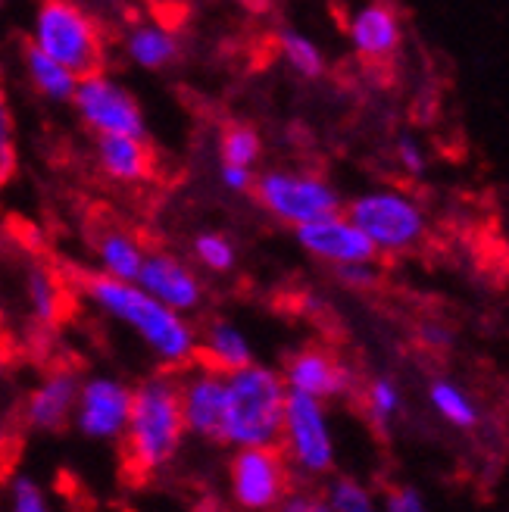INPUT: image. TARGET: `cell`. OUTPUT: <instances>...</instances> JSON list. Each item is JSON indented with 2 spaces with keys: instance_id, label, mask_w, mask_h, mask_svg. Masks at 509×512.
<instances>
[{
  "instance_id": "83f0119b",
  "label": "cell",
  "mask_w": 509,
  "mask_h": 512,
  "mask_svg": "<svg viewBox=\"0 0 509 512\" xmlns=\"http://www.w3.org/2000/svg\"><path fill=\"white\" fill-rule=\"evenodd\" d=\"M322 503L328 506V512H378L375 491L353 475H338L328 481Z\"/></svg>"
},
{
  "instance_id": "277c9868",
  "label": "cell",
  "mask_w": 509,
  "mask_h": 512,
  "mask_svg": "<svg viewBox=\"0 0 509 512\" xmlns=\"http://www.w3.org/2000/svg\"><path fill=\"white\" fill-rule=\"evenodd\" d=\"M29 44L75 75H88L107 63L104 25L82 0H38L29 25Z\"/></svg>"
},
{
  "instance_id": "d6986e66",
  "label": "cell",
  "mask_w": 509,
  "mask_h": 512,
  "mask_svg": "<svg viewBox=\"0 0 509 512\" xmlns=\"http://www.w3.org/2000/svg\"><path fill=\"white\" fill-rule=\"evenodd\" d=\"M197 360L219 372H235L253 363V341L247 331L232 319H213L200 331L197 341Z\"/></svg>"
},
{
  "instance_id": "e0dca14e",
  "label": "cell",
  "mask_w": 509,
  "mask_h": 512,
  "mask_svg": "<svg viewBox=\"0 0 509 512\" xmlns=\"http://www.w3.org/2000/svg\"><path fill=\"white\" fill-rule=\"evenodd\" d=\"M182 50L185 47H182L178 29L157 13L125 22V29H122V57L141 72L172 69L182 60Z\"/></svg>"
},
{
  "instance_id": "484cf974",
  "label": "cell",
  "mask_w": 509,
  "mask_h": 512,
  "mask_svg": "<svg viewBox=\"0 0 509 512\" xmlns=\"http://www.w3.org/2000/svg\"><path fill=\"white\" fill-rule=\"evenodd\" d=\"M216 153H219V163L257 169L260 166V157H263V138H260V132L253 125L232 122V125L222 128Z\"/></svg>"
},
{
  "instance_id": "8d00e7d4",
  "label": "cell",
  "mask_w": 509,
  "mask_h": 512,
  "mask_svg": "<svg viewBox=\"0 0 509 512\" xmlns=\"http://www.w3.org/2000/svg\"><path fill=\"white\" fill-rule=\"evenodd\" d=\"M141 7H147L150 13H157V16H163V13H175L178 7H182V0H138Z\"/></svg>"
},
{
  "instance_id": "f35d334b",
  "label": "cell",
  "mask_w": 509,
  "mask_h": 512,
  "mask_svg": "<svg viewBox=\"0 0 509 512\" xmlns=\"http://www.w3.org/2000/svg\"><path fill=\"white\" fill-rule=\"evenodd\" d=\"M7 366H10V353H7V347L0 344V375L7 372Z\"/></svg>"
},
{
  "instance_id": "ab89813d",
  "label": "cell",
  "mask_w": 509,
  "mask_h": 512,
  "mask_svg": "<svg viewBox=\"0 0 509 512\" xmlns=\"http://www.w3.org/2000/svg\"><path fill=\"white\" fill-rule=\"evenodd\" d=\"M7 444H10V434H7V425H4V422H0V453H4V450H7Z\"/></svg>"
},
{
  "instance_id": "6da1fadb",
  "label": "cell",
  "mask_w": 509,
  "mask_h": 512,
  "mask_svg": "<svg viewBox=\"0 0 509 512\" xmlns=\"http://www.w3.org/2000/svg\"><path fill=\"white\" fill-rule=\"evenodd\" d=\"M82 294L104 319L132 331L138 344L160 363V369L182 372L197 363L200 331L191 316L169 310L166 303L154 300L135 281H119L94 272L82 281Z\"/></svg>"
},
{
  "instance_id": "2e32d148",
  "label": "cell",
  "mask_w": 509,
  "mask_h": 512,
  "mask_svg": "<svg viewBox=\"0 0 509 512\" xmlns=\"http://www.w3.org/2000/svg\"><path fill=\"white\" fill-rule=\"evenodd\" d=\"M79 384H82L79 369H72V366L47 369L32 384V391L25 394L19 406L22 425L35 434L63 431L72 422V409H75V400H79Z\"/></svg>"
},
{
  "instance_id": "52a82bcc",
  "label": "cell",
  "mask_w": 509,
  "mask_h": 512,
  "mask_svg": "<svg viewBox=\"0 0 509 512\" xmlns=\"http://www.w3.org/2000/svg\"><path fill=\"white\" fill-rule=\"evenodd\" d=\"M285 463L303 478H328L338 466V441L328 403L288 391L282 438H278Z\"/></svg>"
},
{
  "instance_id": "4fadbf2b",
  "label": "cell",
  "mask_w": 509,
  "mask_h": 512,
  "mask_svg": "<svg viewBox=\"0 0 509 512\" xmlns=\"http://www.w3.org/2000/svg\"><path fill=\"white\" fill-rule=\"evenodd\" d=\"M178 406H182L185 431L197 441L222 444L225 422V372L191 363L178 375Z\"/></svg>"
},
{
  "instance_id": "d590c367",
  "label": "cell",
  "mask_w": 509,
  "mask_h": 512,
  "mask_svg": "<svg viewBox=\"0 0 509 512\" xmlns=\"http://www.w3.org/2000/svg\"><path fill=\"white\" fill-rule=\"evenodd\" d=\"M319 506V497L316 494H307V491H288L278 506L272 512H316Z\"/></svg>"
},
{
  "instance_id": "5bb4252c",
  "label": "cell",
  "mask_w": 509,
  "mask_h": 512,
  "mask_svg": "<svg viewBox=\"0 0 509 512\" xmlns=\"http://www.w3.org/2000/svg\"><path fill=\"white\" fill-rule=\"evenodd\" d=\"M135 285L182 316H194L207 300V285L200 272L172 250H147Z\"/></svg>"
},
{
  "instance_id": "30bf717a",
  "label": "cell",
  "mask_w": 509,
  "mask_h": 512,
  "mask_svg": "<svg viewBox=\"0 0 509 512\" xmlns=\"http://www.w3.org/2000/svg\"><path fill=\"white\" fill-rule=\"evenodd\" d=\"M132 391L135 384H129L119 375H107V372L82 375L79 400H75L72 409L75 431L97 444L122 441L125 422H129L132 413Z\"/></svg>"
},
{
  "instance_id": "44dd1931",
  "label": "cell",
  "mask_w": 509,
  "mask_h": 512,
  "mask_svg": "<svg viewBox=\"0 0 509 512\" xmlns=\"http://www.w3.org/2000/svg\"><path fill=\"white\" fill-rule=\"evenodd\" d=\"M22 72H25V79H29V85L44 100H50V104H69L75 85H79V75L69 72L63 63L50 60L32 44H25L22 50Z\"/></svg>"
},
{
  "instance_id": "7c38bea8",
  "label": "cell",
  "mask_w": 509,
  "mask_h": 512,
  "mask_svg": "<svg viewBox=\"0 0 509 512\" xmlns=\"http://www.w3.org/2000/svg\"><path fill=\"white\" fill-rule=\"evenodd\" d=\"M282 378L288 391L316 397L322 403L347 400L353 391H360V378H356L353 366H347L338 353L316 344L294 350L282 366Z\"/></svg>"
},
{
  "instance_id": "e575fe53",
  "label": "cell",
  "mask_w": 509,
  "mask_h": 512,
  "mask_svg": "<svg viewBox=\"0 0 509 512\" xmlns=\"http://www.w3.org/2000/svg\"><path fill=\"white\" fill-rule=\"evenodd\" d=\"M419 341H422L428 350H450V347H453V328H450L447 322L428 319V322L419 328Z\"/></svg>"
},
{
  "instance_id": "74e56055",
  "label": "cell",
  "mask_w": 509,
  "mask_h": 512,
  "mask_svg": "<svg viewBox=\"0 0 509 512\" xmlns=\"http://www.w3.org/2000/svg\"><path fill=\"white\" fill-rule=\"evenodd\" d=\"M194 512H228L219 500H213V497H207V500H200L197 503V509Z\"/></svg>"
},
{
  "instance_id": "5b68a950",
  "label": "cell",
  "mask_w": 509,
  "mask_h": 512,
  "mask_svg": "<svg viewBox=\"0 0 509 512\" xmlns=\"http://www.w3.org/2000/svg\"><path fill=\"white\" fill-rule=\"evenodd\" d=\"M344 213L378 256H403L428 238V213L422 200L397 185L360 191L353 200H344Z\"/></svg>"
},
{
  "instance_id": "7a4b0ae2",
  "label": "cell",
  "mask_w": 509,
  "mask_h": 512,
  "mask_svg": "<svg viewBox=\"0 0 509 512\" xmlns=\"http://www.w3.org/2000/svg\"><path fill=\"white\" fill-rule=\"evenodd\" d=\"M185 422L178 406V375L154 372L135 384L132 413L122 431V456L135 478L163 475L185 447Z\"/></svg>"
},
{
  "instance_id": "ac0fdd59",
  "label": "cell",
  "mask_w": 509,
  "mask_h": 512,
  "mask_svg": "<svg viewBox=\"0 0 509 512\" xmlns=\"http://www.w3.org/2000/svg\"><path fill=\"white\" fill-rule=\"evenodd\" d=\"M94 166L110 185L135 188L154 178L157 157L147 138L129 135H97L94 138Z\"/></svg>"
},
{
  "instance_id": "8992f818",
  "label": "cell",
  "mask_w": 509,
  "mask_h": 512,
  "mask_svg": "<svg viewBox=\"0 0 509 512\" xmlns=\"http://www.w3.org/2000/svg\"><path fill=\"white\" fill-rule=\"evenodd\" d=\"M250 194L269 219L288 225L291 232L344 210V194L332 178L303 166H272L266 172H257Z\"/></svg>"
},
{
  "instance_id": "cb8c5ba5",
  "label": "cell",
  "mask_w": 509,
  "mask_h": 512,
  "mask_svg": "<svg viewBox=\"0 0 509 512\" xmlns=\"http://www.w3.org/2000/svg\"><path fill=\"white\" fill-rule=\"evenodd\" d=\"M278 57L282 63L303 82H319L328 72V57L316 38H310L307 32L297 29H282L278 32Z\"/></svg>"
},
{
  "instance_id": "9c48e42d",
  "label": "cell",
  "mask_w": 509,
  "mask_h": 512,
  "mask_svg": "<svg viewBox=\"0 0 509 512\" xmlns=\"http://www.w3.org/2000/svg\"><path fill=\"white\" fill-rule=\"evenodd\" d=\"M225 478L228 497L241 512H272L291 491V469L278 447H238Z\"/></svg>"
},
{
  "instance_id": "7402d4cb",
  "label": "cell",
  "mask_w": 509,
  "mask_h": 512,
  "mask_svg": "<svg viewBox=\"0 0 509 512\" xmlns=\"http://www.w3.org/2000/svg\"><path fill=\"white\" fill-rule=\"evenodd\" d=\"M22 294H25V310H29V319L38 328H54L60 322V316H63V288H60V278L47 266L35 263V266L25 269Z\"/></svg>"
},
{
  "instance_id": "9a60e30c",
  "label": "cell",
  "mask_w": 509,
  "mask_h": 512,
  "mask_svg": "<svg viewBox=\"0 0 509 512\" xmlns=\"http://www.w3.org/2000/svg\"><path fill=\"white\" fill-rule=\"evenodd\" d=\"M294 238H297V247L307 253L310 260L332 266V269L378 260V253L372 250L366 235L347 219L344 210L294 228Z\"/></svg>"
},
{
  "instance_id": "4316f807",
  "label": "cell",
  "mask_w": 509,
  "mask_h": 512,
  "mask_svg": "<svg viewBox=\"0 0 509 512\" xmlns=\"http://www.w3.org/2000/svg\"><path fill=\"white\" fill-rule=\"evenodd\" d=\"M191 256H194V263L203 272H210V275H228V272L238 266V244L232 241V235L216 232V228H207V232L194 235Z\"/></svg>"
},
{
  "instance_id": "d4e9b609",
  "label": "cell",
  "mask_w": 509,
  "mask_h": 512,
  "mask_svg": "<svg viewBox=\"0 0 509 512\" xmlns=\"http://www.w3.org/2000/svg\"><path fill=\"white\" fill-rule=\"evenodd\" d=\"M403 406H406V397H403V388L391 378V375H375L366 381L363 388V409L366 416L375 428L388 431L400 422L403 416Z\"/></svg>"
},
{
  "instance_id": "8fae6325",
  "label": "cell",
  "mask_w": 509,
  "mask_h": 512,
  "mask_svg": "<svg viewBox=\"0 0 509 512\" xmlns=\"http://www.w3.org/2000/svg\"><path fill=\"white\" fill-rule=\"evenodd\" d=\"M344 32L353 57L369 66L391 63L406 41L403 16L394 7V0H360V4H353Z\"/></svg>"
},
{
  "instance_id": "d6a6232c",
  "label": "cell",
  "mask_w": 509,
  "mask_h": 512,
  "mask_svg": "<svg viewBox=\"0 0 509 512\" xmlns=\"http://www.w3.org/2000/svg\"><path fill=\"white\" fill-rule=\"evenodd\" d=\"M335 275H338V281H341L344 288H353V291H372L378 285V278H381L375 263L341 266V269H335Z\"/></svg>"
},
{
  "instance_id": "3957f363",
  "label": "cell",
  "mask_w": 509,
  "mask_h": 512,
  "mask_svg": "<svg viewBox=\"0 0 509 512\" xmlns=\"http://www.w3.org/2000/svg\"><path fill=\"white\" fill-rule=\"evenodd\" d=\"M288 388L278 369L247 363L225 372V422L222 444L228 447H278L282 438Z\"/></svg>"
},
{
  "instance_id": "603a6c76",
  "label": "cell",
  "mask_w": 509,
  "mask_h": 512,
  "mask_svg": "<svg viewBox=\"0 0 509 512\" xmlns=\"http://www.w3.org/2000/svg\"><path fill=\"white\" fill-rule=\"evenodd\" d=\"M428 403L435 416L453 431H475L481 425V409L472 394L453 378H435L428 384Z\"/></svg>"
},
{
  "instance_id": "ba28073f",
  "label": "cell",
  "mask_w": 509,
  "mask_h": 512,
  "mask_svg": "<svg viewBox=\"0 0 509 512\" xmlns=\"http://www.w3.org/2000/svg\"><path fill=\"white\" fill-rule=\"evenodd\" d=\"M69 104L94 138L97 135L147 138V113L141 107V100L129 85L119 82L107 69L79 75V85H75Z\"/></svg>"
},
{
  "instance_id": "f546056e",
  "label": "cell",
  "mask_w": 509,
  "mask_h": 512,
  "mask_svg": "<svg viewBox=\"0 0 509 512\" xmlns=\"http://www.w3.org/2000/svg\"><path fill=\"white\" fill-rule=\"evenodd\" d=\"M7 512H57L50 503L47 491L29 475H19L10 481V494H7Z\"/></svg>"
},
{
  "instance_id": "836d02e7",
  "label": "cell",
  "mask_w": 509,
  "mask_h": 512,
  "mask_svg": "<svg viewBox=\"0 0 509 512\" xmlns=\"http://www.w3.org/2000/svg\"><path fill=\"white\" fill-rule=\"evenodd\" d=\"M253 178H257V169L219 163V185H222L228 194H250Z\"/></svg>"
},
{
  "instance_id": "ffe728a7",
  "label": "cell",
  "mask_w": 509,
  "mask_h": 512,
  "mask_svg": "<svg viewBox=\"0 0 509 512\" xmlns=\"http://www.w3.org/2000/svg\"><path fill=\"white\" fill-rule=\"evenodd\" d=\"M144 253L147 247L141 244V238L132 228H122V225H110L94 238V263H97V272L107 278L135 281L144 263Z\"/></svg>"
},
{
  "instance_id": "60d3db41",
  "label": "cell",
  "mask_w": 509,
  "mask_h": 512,
  "mask_svg": "<svg viewBox=\"0 0 509 512\" xmlns=\"http://www.w3.org/2000/svg\"><path fill=\"white\" fill-rule=\"evenodd\" d=\"M316 512H328V506L322 503V497H319V506H316Z\"/></svg>"
},
{
  "instance_id": "4dcf8cb0",
  "label": "cell",
  "mask_w": 509,
  "mask_h": 512,
  "mask_svg": "<svg viewBox=\"0 0 509 512\" xmlns=\"http://www.w3.org/2000/svg\"><path fill=\"white\" fill-rule=\"evenodd\" d=\"M394 157H397V166L403 169V175L419 178L428 172V150L416 135H400L394 144Z\"/></svg>"
},
{
  "instance_id": "1f68e13d",
  "label": "cell",
  "mask_w": 509,
  "mask_h": 512,
  "mask_svg": "<svg viewBox=\"0 0 509 512\" xmlns=\"http://www.w3.org/2000/svg\"><path fill=\"white\" fill-rule=\"evenodd\" d=\"M378 512H431V509L416 488L403 484V488H391L385 497H378Z\"/></svg>"
},
{
  "instance_id": "f1b7e54d",
  "label": "cell",
  "mask_w": 509,
  "mask_h": 512,
  "mask_svg": "<svg viewBox=\"0 0 509 512\" xmlns=\"http://www.w3.org/2000/svg\"><path fill=\"white\" fill-rule=\"evenodd\" d=\"M19 169V144H16V116L10 107V97L0 85V188L13 182Z\"/></svg>"
}]
</instances>
